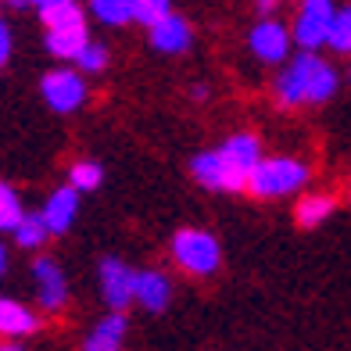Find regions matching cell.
Returning <instances> with one entry per match:
<instances>
[{"instance_id":"1","label":"cell","mask_w":351,"mask_h":351,"mask_svg":"<svg viewBox=\"0 0 351 351\" xmlns=\"http://www.w3.org/2000/svg\"><path fill=\"white\" fill-rule=\"evenodd\" d=\"M308 176H312V169L301 158H258V165L251 169L244 190H251L262 201L287 197V194H298L308 183Z\"/></svg>"},{"instance_id":"2","label":"cell","mask_w":351,"mask_h":351,"mask_svg":"<svg viewBox=\"0 0 351 351\" xmlns=\"http://www.w3.org/2000/svg\"><path fill=\"white\" fill-rule=\"evenodd\" d=\"M172 258L190 276H212L222 262V247L208 230H180L172 237Z\"/></svg>"},{"instance_id":"3","label":"cell","mask_w":351,"mask_h":351,"mask_svg":"<svg viewBox=\"0 0 351 351\" xmlns=\"http://www.w3.org/2000/svg\"><path fill=\"white\" fill-rule=\"evenodd\" d=\"M219 158H222V169H226V190H244L251 169L262 158V143L254 133H237L219 147Z\"/></svg>"},{"instance_id":"4","label":"cell","mask_w":351,"mask_h":351,"mask_svg":"<svg viewBox=\"0 0 351 351\" xmlns=\"http://www.w3.org/2000/svg\"><path fill=\"white\" fill-rule=\"evenodd\" d=\"M333 0H301L291 40L301 43V51H319L326 43V29L333 22Z\"/></svg>"},{"instance_id":"5","label":"cell","mask_w":351,"mask_h":351,"mask_svg":"<svg viewBox=\"0 0 351 351\" xmlns=\"http://www.w3.org/2000/svg\"><path fill=\"white\" fill-rule=\"evenodd\" d=\"M40 90H43V101L51 104L58 115H69V111L83 108V101H86V83H83V75L72 72V69L47 72Z\"/></svg>"},{"instance_id":"6","label":"cell","mask_w":351,"mask_h":351,"mask_svg":"<svg viewBox=\"0 0 351 351\" xmlns=\"http://www.w3.org/2000/svg\"><path fill=\"white\" fill-rule=\"evenodd\" d=\"M315 65H319L315 51H305V54H298V58L287 61L283 72H280V79H276V97H280V104H287V108L305 104Z\"/></svg>"},{"instance_id":"7","label":"cell","mask_w":351,"mask_h":351,"mask_svg":"<svg viewBox=\"0 0 351 351\" xmlns=\"http://www.w3.org/2000/svg\"><path fill=\"white\" fill-rule=\"evenodd\" d=\"M33 276H36V298L43 312H61L69 301V283L65 273L54 258H36L33 262Z\"/></svg>"},{"instance_id":"8","label":"cell","mask_w":351,"mask_h":351,"mask_svg":"<svg viewBox=\"0 0 351 351\" xmlns=\"http://www.w3.org/2000/svg\"><path fill=\"white\" fill-rule=\"evenodd\" d=\"M101 294L111 312H122L133 301V269L122 258H104L101 262Z\"/></svg>"},{"instance_id":"9","label":"cell","mask_w":351,"mask_h":351,"mask_svg":"<svg viewBox=\"0 0 351 351\" xmlns=\"http://www.w3.org/2000/svg\"><path fill=\"white\" fill-rule=\"evenodd\" d=\"M247 43H251L254 58L269 61V65H280L283 58H291V33H287L280 22H273V19H262L258 25H254Z\"/></svg>"},{"instance_id":"10","label":"cell","mask_w":351,"mask_h":351,"mask_svg":"<svg viewBox=\"0 0 351 351\" xmlns=\"http://www.w3.org/2000/svg\"><path fill=\"white\" fill-rule=\"evenodd\" d=\"M133 301H140L147 312H165L172 301V283L158 269H140L133 273Z\"/></svg>"},{"instance_id":"11","label":"cell","mask_w":351,"mask_h":351,"mask_svg":"<svg viewBox=\"0 0 351 351\" xmlns=\"http://www.w3.org/2000/svg\"><path fill=\"white\" fill-rule=\"evenodd\" d=\"M75 208H79V190H72V186H61V190H54V194L47 197L43 212H40V219H43L47 233H51V237H58V233H69L72 219H75Z\"/></svg>"},{"instance_id":"12","label":"cell","mask_w":351,"mask_h":351,"mask_svg":"<svg viewBox=\"0 0 351 351\" xmlns=\"http://www.w3.org/2000/svg\"><path fill=\"white\" fill-rule=\"evenodd\" d=\"M151 43H154V51H162V54H183L190 47V25L180 14H165L162 22L151 25Z\"/></svg>"},{"instance_id":"13","label":"cell","mask_w":351,"mask_h":351,"mask_svg":"<svg viewBox=\"0 0 351 351\" xmlns=\"http://www.w3.org/2000/svg\"><path fill=\"white\" fill-rule=\"evenodd\" d=\"M40 330V315L33 308H25L14 298H0V333L4 337H29Z\"/></svg>"},{"instance_id":"14","label":"cell","mask_w":351,"mask_h":351,"mask_svg":"<svg viewBox=\"0 0 351 351\" xmlns=\"http://www.w3.org/2000/svg\"><path fill=\"white\" fill-rule=\"evenodd\" d=\"M122 341H125V315L111 312V315H104L101 323L93 326L83 351H122Z\"/></svg>"},{"instance_id":"15","label":"cell","mask_w":351,"mask_h":351,"mask_svg":"<svg viewBox=\"0 0 351 351\" xmlns=\"http://www.w3.org/2000/svg\"><path fill=\"white\" fill-rule=\"evenodd\" d=\"M86 25H72V29H47V51L54 58L75 61V54L86 47Z\"/></svg>"},{"instance_id":"16","label":"cell","mask_w":351,"mask_h":351,"mask_svg":"<svg viewBox=\"0 0 351 351\" xmlns=\"http://www.w3.org/2000/svg\"><path fill=\"white\" fill-rule=\"evenodd\" d=\"M190 172L204 190H226V169H222L219 151H201L194 162H190Z\"/></svg>"},{"instance_id":"17","label":"cell","mask_w":351,"mask_h":351,"mask_svg":"<svg viewBox=\"0 0 351 351\" xmlns=\"http://www.w3.org/2000/svg\"><path fill=\"white\" fill-rule=\"evenodd\" d=\"M333 208H337V201H333L330 194H312L305 201H298V226L301 230H315V226H323V222L333 215Z\"/></svg>"},{"instance_id":"18","label":"cell","mask_w":351,"mask_h":351,"mask_svg":"<svg viewBox=\"0 0 351 351\" xmlns=\"http://www.w3.org/2000/svg\"><path fill=\"white\" fill-rule=\"evenodd\" d=\"M337 86H341V79H337V72H333V65H326V61L319 58V65L312 72V83H308L305 104H326L333 93H337Z\"/></svg>"},{"instance_id":"19","label":"cell","mask_w":351,"mask_h":351,"mask_svg":"<svg viewBox=\"0 0 351 351\" xmlns=\"http://www.w3.org/2000/svg\"><path fill=\"white\" fill-rule=\"evenodd\" d=\"M90 11L97 14V22L111 29L133 22V0H90Z\"/></svg>"},{"instance_id":"20","label":"cell","mask_w":351,"mask_h":351,"mask_svg":"<svg viewBox=\"0 0 351 351\" xmlns=\"http://www.w3.org/2000/svg\"><path fill=\"white\" fill-rule=\"evenodd\" d=\"M40 19L47 29H72V25H86L83 22V8L75 0H65V4H54V8H43Z\"/></svg>"},{"instance_id":"21","label":"cell","mask_w":351,"mask_h":351,"mask_svg":"<svg viewBox=\"0 0 351 351\" xmlns=\"http://www.w3.org/2000/svg\"><path fill=\"white\" fill-rule=\"evenodd\" d=\"M11 233H14V241H19L22 251H36V247L47 244V237H51L40 215H22V222H19V226H14Z\"/></svg>"},{"instance_id":"22","label":"cell","mask_w":351,"mask_h":351,"mask_svg":"<svg viewBox=\"0 0 351 351\" xmlns=\"http://www.w3.org/2000/svg\"><path fill=\"white\" fill-rule=\"evenodd\" d=\"M25 208H22V197H19V190L8 186V183H0V233L4 230H14L22 222Z\"/></svg>"},{"instance_id":"23","label":"cell","mask_w":351,"mask_h":351,"mask_svg":"<svg viewBox=\"0 0 351 351\" xmlns=\"http://www.w3.org/2000/svg\"><path fill=\"white\" fill-rule=\"evenodd\" d=\"M326 43H330L337 54H348V51H351V11H348V8L333 11V22H330V29H326Z\"/></svg>"},{"instance_id":"24","label":"cell","mask_w":351,"mask_h":351,"mask_svg":"<svg viewBox=\"0 0 351 351\" xmlns=\"http://www.w3.org/2000/svg\"><path fill=\"white\" fill-rule=\"evenodd\" d=\"M69 180H72V183H69L72 190H83V194H90V190H97V186H101L104 172H101L97 162H75L72 172H69Z\"/></svg>"},{"instance_id":"25","label":"cell","mask_w":351,"mask_h":351,"mask_svg":"<svg viewBox=\"0 0 351 351\" xmlns=\"http://www.w3.org/2000/svg\"><path fill=\"white\" fill-rule=\"evenodd\" d=\"M165 14H172V0H133V22L140 25H154L162 22Z\"/></svg>"},{"instance_id":"26","label":"cell","mask_w":351,"mask_h":351,"mask_svg":"<svg viewBox=\"0 0 351 351\" xmlns=\"http://www.w3.org/2000/svg\"><path fill=\"white\" fill-rule=\"evenodd\" d=\"M75 61H79V69H83V72H101V69L108 65V51H104L101 43L86 40V47L75 54Z\"/></svg>"},{"instance_id":"27","label":"cell","mask_w":351,"mask_h":351,"mask_svg":"<svg viewBox=\"0 0 351 351\" xmlns=\"http://www.w3.org/2000/svg\"><path fill=\"white\" fill-rule=\"evenodd\" d=\"M8 58H11V33H8V25L0 22V69H4Z\"/></svg>"},{"instance_id":"28","label":"cell","mask_w":351,"mask_h":351,"mask_svg":"<svg viewBox=\"0 0 351 351\" xmlns=\"http://www.w3.org/2000/svg\"><path fill=\"white\" fill-rule=\"evenodd\" d=\"M190 97H194V101H208V86H204V83L190 86Z\"/></svg>"},{"instance_id":"29","label":"cell","mask_w":351,"mask_h":351,"mask_svg":"<svg viewBox=\"0 0 351 351\" xmlns=\"http://www.w3.org/2000/svg\"><path fill=\"white\" fill-rule=\"evenodd\" d=\"M25 4H33V8H54V4H65V0H25Z\"/></svg>"},{"instance_id":"30","label":"cell","mask_w":351,"mask_h":351,"mask_svg":"<svg viewBox=\"0 0 351 351\" xmlns=\"http://www.w3.org/2000/svg\"><path fill=\"white\" fill-rule=\"evenodd\" d=\"M254 4H258V11H262V14H269V11H273V8L280 4V0H254Z\"/></svg>"},{"instance_id":"31","label":"cell","mask_w":351,"mask_h":351,"mask_svg":"<svg viewBox=\"0 0 351 351\" xmlns=\"http://www.w3.org/2000/svg\"><path fill=\"white\" fill-rule=\"evenodd\" d=\"M4 269H8V251H4V244H0V276H4Z\"/></svg>"},{"instance_id":"32","label":"cell","mask_w":351,"mask_h":351,"mask_svg":"<svg viewBox=\"0 0 351 351\" xmlns=\"http://www.w3.org/2000/svg\"><path fill=\"white\" fill-rule=\"evenodd\" d=\"M0 351H22V344H11V341H4V344H0Z\"/></svg>"},{"instance_id":"33","label":"cell","mask_w":351,"mask_h":351,"mask_svg":"<svg viewBox=\"0 0 351 351\" xmlns=\"http://www.w3.org/2000/svg\"><path fill=\"white\" fill-rule=\"evenodd\" d=\"M11 4H25V0H11Z\"/></svg>"}]
</instances>
